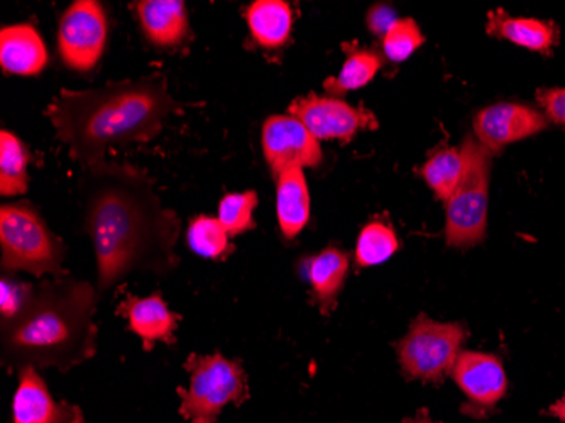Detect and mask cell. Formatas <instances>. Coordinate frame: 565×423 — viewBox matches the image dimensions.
I'll return each mask as SVG.
<instances>
[{
  "mask_svg": "<svg viewBox=\"0 0 565 423\" xmlns=\"http://www.w3.org/2000/svg\"><path fill=\"white\" fill-rule=\"evenodd\" d=\"M82 193L84 229L94 244L95 288L100 300L131 273L167 276L178 268L174 246L182 221L163 205L146 171L104 161L85 170Z\"/></svg>",
  "mask_w": 565,
  "mask_h": 423,
  "instance_id": "6da1fadb",
  "label": "cell"
},
{
  "mask_svg": "<svg viewBox=\"0 0 565 423\" xmlns=\"http://www.w3.org/2000/svg\"><path fill=\"white\" fill-rule=\"evenodd\" d=\"M180 109L167 78L154 73L88 91L63 88L47 105L46 117L72 160L88 170L104 163L110 148L157 138L164 119Z\"/></svg>",
  "mask_w": 565,
  "mask_h": 423,
  "instance_id": "7a4b0ae2",
  "label": "cell"
},
{
  "mask_svg": "<svg viewBox=\"0 0 565 423\" xmlns=\"http://www.w3.org/2000/svg\"><path fill=\"white\" fill-rule=\"evenodd\" d=\"M97 288L72 276L43 279L14 319L0 322V361L9 371L66 373L97 352Z\"/></svg>",
  "mask_w": 565,
  "mask_h": 423,
  "instance_id": "3957f363",
  "label": "cell"
},
{
  "mask_svg": "<svg viewBox=\"0 0 565 423\" xmlns=\"http://www.w3.org/2000/svg\"><path fill=\"white\" fill-rule=\"evenodd\" d=\"M0 250L2 272H24L38 278L66 276L65 246L28 203L0 209Z\"/></svg>",
  "mask_w": 565,
  "mask_h": 423,
  "instance_id": "277c9868",
  "label": "cell"
},
{
  "mask_svg": "<svg viewBox=\"0 0 565 423\" xmlns=\"http://www.w3.org/2000/svg\"><path fill=\"white\" fill-rule=\"evenodd\" d=\"M460 151L465 158V171L446 202L444 234L447 246L469 250L486 237L493 155L476 138H466Z\"/></svg>",
  "mask_w": 565,
  "mask_h": 423,
  "instance_id": "5b68a950",
  "label": "cell"
},
{
  "mask_svg": "<svg viewBox=\"0 0 565 423\" xmlns=\"http://www.w3.org/2000/svg\"><path fill=\"white\" fill-rule=\"evenodd\" d=\"M190 374L186 388H178L180 415L190 423H217L225 406H241L249 400L247 374L234 359L214 355H190L185 361Z\"/></svg>",
  "mask_w": 565,
  "mask_h": 423,
  "instance_id": "8992f818",
  "label": "cell"
},
{
  "mask_svg": "<svg viewBox=\"0 0 565 423\" xmlns=\"http://www.w3.org/2000/svg\"><path fill=\"white\" fill-rule=\"evenodd\" d=\"M468 330L459 322H437L418 315L408 334L395 343L399 366L408 380L443 384L452 373Z\"/></svg>",
  "mask_w": 565,
  "mask_h": 423,
  "instance_id": "52a82bcc",
  "label": "cell"
},
{
  "mask_svg": "<svg viewBox=\"0 0 565 423\" xmlns=\"http://www.w3.org/2000/svg\"><path fill=\"white\" fill-rule=\"evenodd\" d=\"M107 15L97 0H76L63 12L58 50L63 63L76 72H90L106 50Z\"/></svg>",
  "mask_w": 565,
  "mask_h": 423,
  "instance_id": "ba28073f",
  "label": "cell"
},
{
  "mask_svg": "<svg viewBox=\"0 0 565 423\" xmlns=\"http://www.w3.org/2000/svg\"><path fill=\"white\" fill-rule=\"evenodd\" d=\"M263 151L276 178L294 168H317L323 160L316 136L294 116H273L263 126Z\"/></svg>",
  "mask_w": 565,
  "mask_h": 423,
  "instance_id": "9c48e42d",
  "label": "cell"
},
{
  "mask_svg": "<svg viewBox=\"0 0 565 423\" xmlns=\"http://www.w3.org/2000/svg\"><path fill=\"white\" fill-rule=\"evenodd\" d=\"M472 124L476 139L491 155H498L508 145L532 138L547 129L548 119L532 105L501 102L479 110Z\"/></svg>",
  "mask_w": 565,
  "mask_h": 423,
  "instance_id": "30bf717a",
  "label": "cell"
},
{
  "mask_svg": "<svg viewBox=\"0 0 565 423\" xmlns=\"http://www.w3.org/2000/svg\"><path fill=\"white\" fill-rule=\"evenodd\" d=\"M452 378L468 396L469 403L462 406V412L472 416L493 412L508 391L503 362L488 352H460L452 368Z\"/></svg>",
  "mask_w": 565,
  "mask_h": 423,
  "instance_id": "8fae6325",
  "label": "cell"
},
{
  "mask_svg": "<svg viewBox=\"0 0 565 423\" xmlns=\"http://www.w3.org/2000/svg\"><path fill=\"white\" fill-rule=\"evenodd\" d=\"M288 114L300 120L319 141H351L358 130L374 124L370 114L355 109L348 102L316 94L295 98L288 107Z\"/></svg>",
  "mask_w": 565,
  "mask_h": 423,
  "instance_id": "7c38bea8",
  "label": "cell"
},
{
  "mask_svg": "<svg viewBox=\"0 0 565 423\" xmlns=\"http://www.w3.org/2000/svg\"><path fill=\"white\" fill-rule=\"evenodd\" d=\"M18 378L12 423H85L81 406L53 399L36 368L19 369Z\"/></svg>",
  "mask_w": 565,
  "mask_h": 423,
  "instance_id": "4fadbf2b",
  "label": "cell"
},
{
  "mask_svg": "<svg viewBox=\"0 0 565 423\" xmlns=\"http://www.w3.org/2000/svg\"><path fill=\"white\" fill-rule=\"evenodd\" d=\"M117 315L127 320L136 336L141 337L145 351H151L157 342L167 346L177 343L178 324L182 315L171 311L161 294L146 298L127 295L117 307Z\"/></svg>",
  "mask_w": 565,
  "mask_h": 423,
  "instance_id": "5bb4252c",
  "label": "cell"
},
{
  "mask_svg": "<svg viewBox=\"0 0 565 423\" xmlns=\"http://www.w3.org/2000/svg\"><path fill=\"white\" fill-rule=\"evenodd\" d=\"M486 33L545 56L552 55V51L557 46L558 38H561V31L554 21L513 18L503 9H497L488 14Z\"/></svg>",
  "mask_w": 565,
  "mask_h": 423,
  "instance_id": "9a60e30c",
  "label": "cell"
},
{
  "mask_svg": "<svg viewBox=\"0 0 565 423\" xmlns=\"http://www.w3.org/2000/svg\"><path fill=\"white\" fill-rule=\"evenodd\" d=\"M47 65L43 38L31 24L8 25L0 33V66L11 75L33 76Z\"/></svg>",
  "mask_w": 565,
  "mask_h": 423,
  "instance_id": "2e32d148",
  "label": "cell"
},
{
  "mask_svg": "<svg viewBox=\"0 0 565 423\" xmlns=\"http://www.w3.org/2000/svg\"><path fill=\"white\" fill-rule=\"evenodd\" d=\"M136 12L146 38L157 46H178L189 34V12L182 0H141Z\"/></svg>",
  "mask_w": 565,
  "mask_h": 423,
  "instance_id": "e0dca14e",
  "label": "cell"
},
{
  "mask_svg": "<svg viewBox=\"0 0 565 423\" xmlns=\"http://www.w3.org/2000/svg\"><path fill=\"white\" fill-rule=\"evenodd\" d=\"M276 218L287 240H295L310 221V190L301 168L276 178Z\"/></svg>",
  "mask_w": 565,
  "mask_h": 423,
  "instance_id": "ac0fdd59",
  "label": "cell"
},
{
  "mask_svg": "<svg viewBox=\"0 0 565 423\" xmlns=\"http://www.w3.org/2000/svg\"><path fill=\"white\" fill-rule=\"evenodd\" d=\"M349 272V256L339 247H327L308 264V279L313 298L326 317L338 307L339 294Z\"/></svg>",
  "mask_w": 565,
  "mask_h": 423,
  "instance_id": "d6986e66",
  "label": "cell"
},
{
  "mask_svg": "<svg viewBox=\"0 0 565 423\" xmlns=\"http://www.w3.org/2000/svg\"><path fill=\"white\" fill-rule=\"evenodd\" d=\"M250 36L262 47H279L287 43L294 25V12L282 0H256L244 12Z\"/></svg>",
  "mask_w": 565,
  "mask_h": 423,
  "instance_id": "ffe728a7",
  "label": "cell"
},
{
  "mask_svg": "<svg viewBox=\"0 0 565 423\" xmlns=\"http://www.w3.org/2000/svg\"><path fill=\"white\" fill-rule=\"evenodd\" d=\"M30 152L18 136L0 133V193L2 197L24 195L28 192Z\"/></svg>",
  "mask_w": 565,
  "mask_h": 423,
  "instance_id": "44dd1931",
  "label": "cell"
},
{
  "mask_svg": "<svg viewBox=\"0 0 565 423\" xmlns=\"http://www.w3.org/2000/svg\"><path fill=\"white\" fill-rule=\"evenodd\" d=\"M465 171V158L460 148H443L428 158L420 168L422 178L430 187L431 192L444 203L450 199L457 189Z\"/></svg>",
  "mask_w": 565,
  "mask_h": 423,
  "instance_id": "7402d4cb",
  "label": "cell"
},
{
  "mask_svg": "<svg viewBox=\"0 0 565 423\" xmlns=\"http://www.w3.org/2000/svg\"><path fill=\"white\" fill-rule=\"evenodd\" d=\"M381 66H383V59L377 55L376 51L351 47L338 78H329L323 87L333 95L358 91V88L366 87L373 81Z\"/></svg>",
  "mask_w": 565,
  "mask_h": 423,
  "instance_id": "603a6c76",
  "label": "cell"
},
{
  "mask_svg": "<svg viewBox=\"0 0 565 423\" xmlns=\"http://www.w3.org/2000/svg\"><path fill=\"white\" fill-rule=\"evenodd\" d=\"M399 250L395 229L386 222H370L361 231L355 244V264L359 268H370L388 261Z\"/></svg>",
  "mask_w": 565,
  "mask_h": 423,
  "instance_id": "cb8c5ba5",
  "label": "cell"
},
{
  "mask_svg": "<svg viewBox=\"0 0 565 423\" xmlns=\"http://www.w3.org/2000/svg\"><path fill=\"white\" fill-rule=\"evenodd\" d=\"M228 237L231 235L218 219L205 218V215L193 219L186 231V243L190 250L209 260H222L233 253L234 246Z\"/></svg>",
  "mask_w": 565,
  "mask_h": 423,
  "instance_id": "d4e9b609",
  "label": "cell"
},
{
  "mask_svg": "<svg viewBox=\"0 0 565 423\" xmlns=\"http://www.w3.org/2000/svg\"><path fill=\"white\" fill-rule=\"evenodd\" d=\"M258 207V193H228L218 203V221L231 237L256 228L254 210Z\"/></svg>",
  "mask_w": 565,
  "mask_h": 423,
  "instance_id": "484cf974",
  "label": "cell"
},
{
  "mask_svg": "<svg viewBox=\"0 0 565 423\" xmlns=\"http://www.w3.org/2000/svg\"><path fill=\"white\" fill-rule=\"evenodd\" d=\"M425 43V36L414 19H396L383 36V51L392 62H405Z\"/></svg>",
  "mask_w": 565,
  "mask_h": 423,
  "instance_id": "4316f807",
  "label": "cell"
},
{
  "mask_svg": "<svg viewBox=\"0 0 565 423\" xmlns=\"http://www.w3.org/2000/svg\"><path fill=\"white\" fill-rule=\"evenodd\" d=\"M34 286L19 283L8 276L0 282V322L14 319L33 295Z\"/></svg>",
  "mask_w": 565,
  "mask_h": 423,
  "instance_id": "83f0119b",
  "label": "cell"
},
{
  "mask_svg": "<svg viewBox=\"0 0 565 423\" xmlns=\"http://www.w3.org/2000/svg\"><path fill=\"white\" fill-rule=\"evenodd\" d=\"M535 95L548 123L565 129V88H541Z\"/></svg>",
  "mask_w": 565,
  "mask_h": 423,
  "instance_id": "f1b7e54d",
  "label": "cell"
},
{
  "mask_svg": "<svg viewBox=\"0 0 565 423\" xmlns=\"http://www.w3.org/2000/svg\"><path fill=\"white\" fill-rule=\"evenodd\" d=\"M396 19L398 18L390 6H374L367 14V25H370L371 33L374 36L383 38Z\"/></svg>",
  "mask_w": 565,
  "mask_h": 423,
  "instance_id": "f546056e",
  "label": "cell"
},
{
  "mask_svg": "<svg viewBox=\"0 0 565 423\" xmlns=\"http://www.w3.org/2000/svg\"><path fill=\"white\" fill-rule=\"evenodd\" d=\"M548 413L551 415L557 416L558 420L565 423V396H562L561 400L554 403V405L548 409Z\"/></svg>",
  "mask_w": 565,
  "mask_h": 423,
  "instance_id": "4dcf8cb0",
  "label": "cell"
},
{
  "mask_svg": "<svg viewBox=\"0 0 565 423\" xmlns=\"http://www.w3.org/2000/svg\"><path fill=\"white\" fill-rule=\"evenodd\" d=\"M403 423H437V422H434V420L428 419L427 413L422 412V413H418L417 416H414V419L403 420Z\"/></svg>",
  "mask_w": 565,
  "mask_h": 423,
  "instance_id": "1f68e13d",
  "label": "cell"
}]
</instances>
